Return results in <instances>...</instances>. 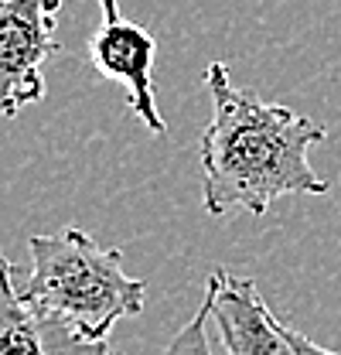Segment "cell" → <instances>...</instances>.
I'll use <instances>...</instances> for the list:
<instances>
[{"mask_svg":"<svg viewBox=\"0 0 341 355\" xmlns=\"http://www.w3.org/2000/svg\"><path fill=\"white\" fill-rule=\"evenodd\" d=\"M103 7V21L89 38V62L92 69L127 89V110L154 133V137H168V123L157 110V96H154V55L157 42L150 38V31L137 21H130L120 14V0H99Z\"/></svg>","mask_w":341,"mask_h":355,"instance_id":"277c9868","label":"cell"},{"mask_svg":"<svg viewBox=\"0 0 341 355\" xmlns=\"http://www.w3.org/2000/svg\"><path fill=\"white\" fill-rule=\"evenodd\" d=\"M106 355H116V352H106Z\"/></svg>","mask_w":341,"mask_h":355,"instance_id":"30bf717a","label":"cell"},{"mask_svg":"<svg viewBox=\"0 0 341 355\" xmlns=\"http://www.w3.org/2000/svg\"><path fill=\"white\" fill-rule=\"evenodd\" d=\"M205 301L225 355H294L287 328L266 308L256 280L215 266L205 280Z\"/></svg>","mask_w":341,"mask_h":355,"instance_id":"5b68a950","label":"cell"},{"mask_svg":"<svg viewBox=\"0 0 341 355\" xmlns=\"http://www.w3.org/2000/svg\"><path fill=\"white\" fill-rule=\"evenodd\" d=\"M31 277L17 291L31 308L69 321L89 342H106L116 321L143 311L147 284L130 277L123 253L69 225L31 236Z\"/></svg>","mask_w":341,"mask_h":355,"instance_id":"7a4b0ae2","label":"cell"},{"mask_svg":"<svg viewBox=\"0 0 341 355\" xmlns=\"http://www.w3.org/2000/svg\"><path fill=\"white\" fill-rule=\"evenodd\" d=\"M58 7L62 0H0V113L7 120L44 99L42 62L62 51Z\"/></svg>","mask_w":341,"mask_h":355,"instance_id":"3957f363","label":"cell"},{"mask_svg":"<svg viewBox=\"0 0 341 355\" xmlns=\"http://www.w3.org/2000/svg\"><path fill=\"white\" fill-rule=\"evenodd\" d=\"M3 263H10V260H7V257H3V253H0V266H3Z\"/></svg>","mask_w":341,"mask_h":355,"instance_id":"9c48e42d","label":"cell"},{"mask_svg":"<svg viewBox=\"0 0 341 355\" xmlns=\"http://www.w3.org/2000/svg\"><path fill=\"white\" fill-rule=\"evenodd\" d=\"M205 83L212 92V123L202 133V205L212 219L232 209L266 216L283 195L331 191V181L307 157L328 137L321 123L236 86L225 62L205 69Z\"/></svg>","mask_w":341,"mask_h":355,"instance_id":"6da1fadb","label":"cell"},{"mask_svg":"<svg viewBox=\"0 0 341 355\" xmlns=\"http://www.w3.org/2000/svg\"><path fill=\"white\" fill-rule=\"evenodd\" d=\"M283 328H287V324H283ZM287 342H290L294 355H341V352H331V349H321L317 342H311L297 328H287Z\"/></svg>","mask_w":341,"mask_h":355,"instance_id":"ba28073f","label":"cell"},{"mask_svg":"<svg viewBox=\"0 0 341 355\" xmlns=\"http://www.w3.org/2000/svg\"><path fill=\"white\" fill-rule=\"evenodd\" d=\"M106 342L82 338L69 321L31 308L14 287V263L0 266V355H106Z\"/></svg>","mask_w":341,"mask_h":355,"instance_id":"8992f818","label":"cell"},{"mask_svg":"<svg viewBox=\"0 0 341 355\" xmlns=\"http://www.w3.org/2000/svg\"><path fill=\"white\" fill-rule=\"evenodd\" d=\"M209 301L202 297V308L195 311V318L174 335L168 342V349L161 355H212V345H209Z\"/></svg>","mask_w":341,"mask_h":355,"instance_id":"52a82bcc","label":"cell"}]
</instances>
